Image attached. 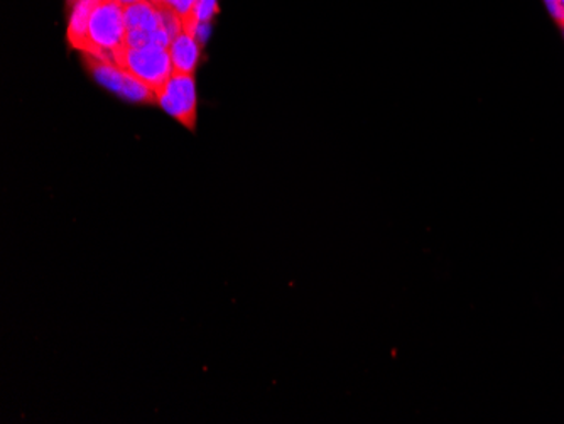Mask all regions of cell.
Here are the masks:
<instances>
[{"instance_id":"cell-1","label":"cell","mask_w":564,"mask_h":424,"mask_svg":"<svg viewBox=\"0 0 564 424\" xmlns=\"http://www.w3.org/2000/svg\"><path fill=\"white\" fill-rule=\"evenodd\" d=\"M88 43H90L88 55L117 63L127 47L123 6L112 0H100V4L91 14Z\"/></svg>"},{"instance_id":"cell-2","label":"cell","mask_w":564,"mask_h":424,"mask_svg":"<svg viewBox=\"0 0 564 424\" xmlns=\"http://www.w3.org/2000/svg\"><path fill=\"white\" fill-rule=\"evenodd\" d=\"M85 66L101 87L132 104H158L156 91L116 63L84 55Z\"/></svg>"},{"instance_id":"cell-3","label":"cell","mask_w":564,"mask_h":424,"mask_svg":"<svg viewBox=\"0 0 564 424\" xmlns=\"http://www.w3.org/2000/svg\"><path fill=\"white\" fill-rule=\"evenodd\" d=\"M126 21V46H163L170 50L171 37L161 19L160 8L151 0H139L123 6Z\"/></svg>"},{"instance_id":"cell-4","label":"cell","mask_w":564,"mask_h":424,"mask_svg":"<svg viewBox=\"0 0 564 424\" xmlns=\"http://www.w3.org/2000/svg\"><path fill=\"white\" fill-rule=\"evenodd\" d=\"M116 65L144 81L156 91V97L174 73L170 50L163 46L126 47Z\"/></svg>"},{"instance_id":"cell-5","label":"cell","mask_w":564,"mask_h":424,"mask_svg":"<svg viewBox=\"0 0 564 424\" xmlns=\"http://www.w3.org/2000/svg\"><path fill=\"white\" fill-rule=\"evenodd\" d=\"M158 106L182 123L188 131H195L196 110H198V97H196L195 75L173 73L160 94Z\"/></svg>"},{"instance_id":"cell-6","label":"cell","mask_w":564,"mask_h":424,"mask_svg":"<svg viewBox=\"0 0 564 424\" xmlns=\"http://www.w3.org/2000/svg\"><path fill=\"white\" fill-rule=\"evenodd\" d=\"M100 0H78L73 6L72 15H69L68 31L66 40L69 46L82 55H88L90 43H88V26H90L91 14H94Z\"/></svg>"},{"instance_id":"cell-7","label":"cell","mask_w":564,"mask_h":424,"mask_svg":"<svg viewBox=\"0 0 564 424\" xmlns=\"http://www.w3.org/2000/svg\"><path fill=\"white\" fill-rule=\"evenodd\" d=\"M199 53H202V43H199L198 36L192 31L183 30L170 44L174 73L195 75L196 68H198Z\"/></svg>"},{"instance_id":"cell-8","label":"cell","mask_w":564,"mask_h":424,"mask_svg":"<svg viewBox=\"0 0 564 424\" xmlns=\"http://www.w3.org/2000/svg\"><path fill=\"white\" fill-rule=\"evenodd\" d=\"M217 12L218 0H198L196 2L195 19L199 22V26H208Z\"/></svg>"},{"instance_id":"cell-9","label":"cell","mask_w":564,"mask_h":424,"mask_svg":"<svg viewBox=\"0 0 564 424\" xmlns=\"http://www.w3.org/2000/svg\"><path fill=\"white\" fill-rule=\"evenodd\" d=\"M544 4H546L547 12H550L551 18L556 21L557 26H560L561 30H564L563 0H544Z\"/></svg>"},{"instance_id":"cell-10","label":"cell","mask_w":564,"mask_h":424,"mask_svg":"<svg viewBox=\"0 0 564 424\" xmlns=\"http://www.w3.org/2000/svg\"><path fill=\"white\" fill-rule=\"evenodd\" d=\"M112 2H117V4L120 6H131L135 4V2H139V0H112Z\"/></svg>"},{"instance_id":"cell-11","label":"cell","mask_w":564,"mask_h":424,"mask_svg":"<svg viewBox=\"0 0 564 424\" xmlns=\"http://www.w3.org/2000/svg\"><path fill=\"white\" fill-rule=\"evenodd\" d=\"M154 4H163L164 0H151Z\"/></svg>"},{"instance_id":"cell-12","label":"cell","mask_w":564,"mask_h":424,"mask_svg":"<svg viewBox=\"0 0 564 424\" xmlns=\"http://www.w3.org/2000/svg\"><path fill=\"white\" fill-rule=\"evenodd\" d=\"M76 2H78V0H68V4H69V6H75V4H76Z\"/></svg>"},{"instance_id":"cell-13","label":"cell","mask_w":564,"mask_h":424,"mask_svg":"<svg viewBox=\"0 0 564 424\" xmlns=\"http://www.w3.org/2000/svg\"><path fill=\"white\" fill-rule=\"evenodd\" d=\"M563 6H564V0H563Z\"/></svg>"},{"instance_id":"cell-14","label":"cell","mask_w":564,"mask_h":424,"mask_svg":"<svg viewBox=\"0 0 564 424\" xmlns=\"http://www.w3.org/2000/svg\"><path fill=\"white\" fill-rule=\"evenodd\" d=\"M564 31V30H563Z\"/></svg>"}]
</instances>
